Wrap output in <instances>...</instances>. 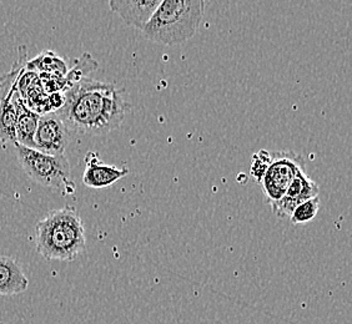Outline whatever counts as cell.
I'll return each instance as SVG.
<instances>
[{
    "label": "cell",
    "mask_w": 352,
    "mask_h": 324,
    "mask_svg": "<svg viewBox=\"0 0 352 324\" xmlns=\"http://www.w3.org/2000/svg\"><path fill=\"white\" fill-rule=\"evenodd\" d=\"M122 94L114 84L85 78L64 93V105L55 113L70 132L105 135L120 128L131 110Z\"/></svg>",
    "instance_id": "6da1fadb"
},
{
    "label": "cell",
    "mask_w": 352,
    "mask_h": 324,
    "mask_svg": "<svg viewBox=\"0 0 352 324\" xmlns=\"http://www.w3.org/2000/svg\"><path fill=\"white\" fill-rule=\"evenodd\" d=\"M36 252L47 261H74L87 248L82 217L73 206L49 212L35 226Z\"/></svg>",
    "instance_id": "7a4b0ae2"
},
{
    "label": "cell",
    "mask_w": 352,
    "mask_h": 324,
    "mask_svg": "<svg viewBox=\"0 0 352 324\" xmlns=\"http://www.w3.org/2000/svg\"><path fill=\"white\" fill-rule=\"evenodd\" d=\"M205 9L203 0H163L142 35L164 45H179L197 34Z\"/></svg>",
    "instance_id": "3957f363"
},
{
    "label": "cell",
    "mask_w": 352,
    "mask_h": 324,
    "mask_svg": "<svg viewBox=\"0 0 352 324\" xmlns=\"http://www.w3.org/2000/svg\"><path fill=\"white\" fill-rule=\"evenodd\" d=\"M14 146L21 169L34 183L60 191L64 195L74 194L75 185L72 180L70 163L65 155H47L18 143H14Z\"/></svg>",
    "instance_id": "277c9868"
},
{
    "label": "cell",
    "mask_w": 352,
    "mask_h": 324,
    "mask_svg": "<svg viewBox=\"0 0 352 324\" xmlns=\"http://www.w3.org/2000/svg\"><path fill=\"white\" fill-rule=\"evenodd\" d=\"M302 171H305V160L302 156L294 151L271 154L270 163L260 181L267 202H276L284 196L294 178Z\"/></svg>",
    "instance_id": "5b68a950"
},
{
    "label": "cell",
    "mask_w": 352,
    "mask_h": 324,
    "mask_svg": "<svg viewBox=\"0 0 352 324\" xmlns=\"http://www.w3.org/2000/svg\"><path fill=\"white\" fill-rule=\"evenodd\" d=\"M69 141L70 131L55 111L41 115L35 132V150L47 155H64Z\"/></svg>",
    "instance_id": "8992f818"
},
{
    "label": "cell",
    "mask_w": 352,
    "mask_h": 324,
    "mask_svg": "<svg viewBox=\"0 0 352 324\" xmlns=\"http://www.w3.org/2000/svg\"><path fill=\"white\" fill-rule=\"evenodd\" d=\"M318 194L320 187L318 183L306 174V171H302L294 178L289 189H286L284 196L276 202L270 203L271 209L278 218H290L292 211L296 209L300 203L318 197Z\"/></svg>",
    "instance_id": "52a82bcc"
},
{
    "label": "cell",
    "mask_w": 352,
    "mask_h": 324,
    "mask_svg": "<svg viewBox=\"0 0 352 324\" xmlns=\"http://www.w3.org/2000/svg\"><path fill=\"white\" fill-rule=\"evenodd\" d=\"M128 175V169H119L116 166L102 163L96 152L90 151L85 156V170L82 174V183L90 189H107Z\"/></svg>",
    "instance_id": "ba28073f"
},
{
    "label": "cell",
    "mask_w": 352,
    "mask_h": 324,
    "mask_svg": "<svg viewBox=\"0 0 352 324\" xmlns=\"http://www.w3.org/2000/svg\"><path fill=\"white\" fill-rule=\"evenodd\" d=\"M160 3V0H111L109 7L126 25L142 32Z\"/></svg>",
    "instance_id": "9c48e42d"
},
{
    "label": "cell",
    "mask_w": 352,
    "mask_h": 324,
    "mask_svg": "<svg viewBox=\"0 0 352 324\" xmlns=\"http://www.w3.org/2000/svg\"><path fill=\"white\" fill-rule=\"evenodd\" d=\"M29 279L21 264L13 257L0 255V297H10L25 292Z\"/></svg>",
    "instance_id": "30bf717a"
},
{
    "label": "cell",
    "mask_w": 352,
    "mask_h": 324,
    "mask_svg": "<svg viewBox=\"0 0 352 324\" xmlns=\"http://www.w3.org/2000/svg\"><path fill=\"white\" fill-rule=\"evenodd\" d=\"M18 94L16 84L7 94L0 96V142L3 145L16 143V119L18 110L15 97Z\"/></svg>",
    "instance_id": "8fae6325"
},
{
    "label": "cell",
    "mask_w": 352,
    "mask_h": 324,
    "mask_svg": "<svg viewBox=\"0 0 352 324\" xmlns=\"http://www.w3.org/2000/svg\"><path fill=\"white\" fill-rule=\"evenodd\" d=\"M15 105L18 110V119H16V143L21 145L24 148L34 149V137L38 124H39V117L41 116L33 113L32 110L25 106L23 99L19 95V91L15 97Z\"/></svg>",
    "instance_id": "7c38bea8"
},
{
    "label": "cell",
    "mask_w": 352,
    "mask_h": 324,
    "mask_svg": "<svg viewBox=\"0 0 352 324\" xmlns=\"http://www.w3.org/2000/svg\"><path fill=\"white\" fill-rule=\"evenodd\" d=\"M25 68L33 73L38 71L43 75H52L56 78H65L68 74V67L65 61L49 50H44L38 56H35L34 59L28 60Z\"/></svg>",
    "instance_id": "4fadbf2b"
},
{
    "label": "cell",
    "mask_w": 352,
    "mask_h": 324,
    "mask_svg": "<svg viewBox=\"0 0 352 324\" xmlns=\"http://www.w3.org/2000/svg\"><path fill=\"white\" fill-rule=\"evenodd\" d=\"M96 68H98V62L91 58V55L87 54V53L82 54L80 59L75 60L74 68L72 69V70H68V74L65 76V81H67L68 89L72 85L76 84V82L85 79L87 75L90 71H94Z\"/></svg>",
    "instance_id": "5bb4252c"
},
{
    "label": "cell",
    "mask_w": 352,
    "mask_h": 324,
    "mask_svg": "<svg viewBox=\"0 0 352 324\" xmlns=\"http://www.w3.org/2000/svg\"><path fill=\"white\" fill-rule=\"evenodd\" d=\"M320 209V198L314 197L305 202L300 203L296 209L292 211L290 221L294 224H302V223L311 222L318 216Z\"/></svg>",
    "instance_id": "9a60e30c"
},
{
    "label": "cell",
    "mask_w": 352,
    "mask_h": 324,
    "mask_svg": "<svg viewBox=\"0 0 352 324\" xmlns=\"http://www.w3.org/2000/svg\"><path fill=\"white\" fill-rule=\"evenodd\" d=\"M271 154H269L266 150L260 151L256 155L252 156V161H251V176L260 183L265 171L267 169L269 163H270Z\"/></svg>",
    "instance_id": "2e32d148"
}]
</instances>
